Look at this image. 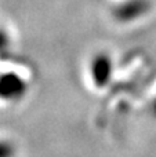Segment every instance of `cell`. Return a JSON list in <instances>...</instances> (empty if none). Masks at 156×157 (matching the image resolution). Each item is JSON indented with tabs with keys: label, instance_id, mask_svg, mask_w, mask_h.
<instances>
[{
	"label": "cell",
	"instance_id": "cell-3",
	"mask_svg": "<svg viewBox=\"0 0 156 157\" xmlns=\"http://www.w3.org/2000/svg\"><path fill=\"white\" fill-rule=\"evenodd\" d=\"M91 75L97 87H105L112 75V61L107 54H98L91 62Z\"/></svg>",
	"mask_w": 156,
	"mask_h": 157
},
{
	"label": "cell",
	"instance_id": "cell-4",
	"mask_svg": "<svg viewBox=\"0 0 156 157\" xmlns=\"http://www.w3.org/2000/svg\"><path fill=\"white\" fill-rule=\"evenodd\" d=\"M15 149L7 141H0V157H14Z\"/></svg>",
	"mask_w": 156,
	"mask_h": 157
},
{
	"label": "cell",
	"instance_id": "cell-5",
	"mask_svg": "<svg viewBox=\"0 0 156 157\" xmlns=\"http://www.w3.org/2000/svg\"><path fill=\"white\" fill-rule=\"evenodd\" d=\"M154 112H155V114H156V101H155V106H154Z\"/></svg>",
	"mask_w": 156,
	"mask_h": 157
},
{
	"label": "cell",
	"instance_id": "cell-1",
	"mask_svg": "<svg viewBox=\"0 0 156 157\" xmlns=\"http://www.w3.org/2000/svg\"><path fill=\"white\" fill-rule=\"evenodd\" d=\"M26 91V84L18 75L4 73L0 76V98L4 101L19 99Z\"/></svg>",
	"mask_w": 156,
	"mask_h": 157
},
{
	"label": "cell",
	"instance_id": "cell-2",
	"mask_svg": "<svg viewBox=\"0 0 156 157\" xmlns=\"http://www.w3.org/2000/svg\"><path fill=\"white\" fill-rule=\"evenodd\" d=\"M148 10V0H126L115 8V17L119 21L127 22L142 17Z\"/></svg>",
	"mask_w": 156,
	"mask_h": 157
}]
</instances>
